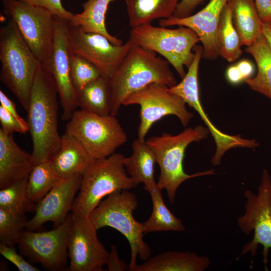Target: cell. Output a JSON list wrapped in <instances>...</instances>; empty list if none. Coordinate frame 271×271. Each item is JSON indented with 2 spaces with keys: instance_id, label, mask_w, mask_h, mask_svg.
Wrapping results in <instances>:
<instances>
[{
  "instance_id": "6da1fadb",
  "label": "cell",
  "mask_w": 271,
  "mask_h": 271,
  "mask_svg": "<svg viewBox=\"0 0 271 271\" xmlns=\"http://www.w3.org/2000/svg\"><path fill=\"white\" fill-rule=\"evenodd\" d=\"M57 88L45 64L41 63L31 91L28 113V131L33 143L35 165L49 161L58 151Z\"/></svg>"
},
{
  "instance_id": "7a4b0ae2",
  "label": "cell",
  "mask_w": 271,
  "mask_h": 271,
  "mask_svg": "<svg viewBox=\"0 0 271 271\" xmlns=\"http://www.w3.org/2000/svg\"><path fill=\"white\" fill-rule=\"evenodd\" d=\"M169 63L157 53L132 45L113 75L109 79L110 114L116 116L129 95L153 83L169 87L177 83Z\"/></svg>"
},
{
  "instance_id": "3957f363",
  "label": "cell",
  "mask_w": 271,
  "mask_h": 271,
  "mask_svg": "<svg viewBox=\"0 0 271 271\" xmlns=\"http://www.w3.org/2000/svg\"><path fill=\"white\" fill-rule=\"evenodd\" d=\"M210 131L207 127L198 125L186 128L176 135L162 132L146 141L155 154L160 174L157 182L162 190H166L169 202L174 203L176 192L186 180L199 176L215 174L214 169L189 175L184 171L183 160L186 149L191 143L206 139Z\"/></svg>"
},
{
  "instance_id": "277c9868",
  "label": "cell",
  "mask_w": 271,
  "mask_h": 271,
  "mask_svg": "<svg viewBox=\"0 0 271 271\" xmlns=\"http://www.w3.org/2000/svg\"><path fill=\"white\" fill-rule=\"evenodd\" d=\"M0 79L27 110L30 96L41 62L11 20L0 29Z\"/></svg>"
},
{
  "instance_id": "5b68a950",
  "label": "cell",
  "mask_w": 271,
  "mask_h": 271,
  "mask_svg": "<svg viewBox=\"0 0 271 271\" xmlns=\"http://www.w3.org/2000/svg\"><path fill=\"white\" fill-rule=\"evenodd\" d=\"M138 205L134 193L129 190H119L108 197L91 212L89 218L98 230L104 227L113 228L127 240L130 248L129 270L133 271L137 265L138 255L145 261L151 257V248L144 241L143 223L137 221L133 212Z\"/></svg>"
},
{
  "instance_id": "8992f818",
  "label": "cell",
  "mask_w": 271,
  "mask_h": 271,
  "mask_svg": "<svg viewBox=\"0 0 271 271\" xmlns=\"http://www.w3.org/2000/svg\"><path fill=\"white\" fill-rule=\"evenodd\" d=\"M125 157L115 153L93 161L82 175L79 191L71 209L73 214L88 216L104 197L117 191L136 187L125 168Z\"/></svg>"
},
{
  "instance_id": "52a82bcc",
  "label": "cell",
  "mask_w": 271,
  "mask_h": 271,
  "mask_svg": "<svg viewBox=\"0 0 271 271\" xmlns=\"http://www.w3.org/2000/svg\"><path fill=\"white\" fill-rule=\"evenodd\" d=\"M130 40L133 45L153 51L163 56L182 79L194 59L193 50L200 39L192 29L179 26L169 29L150 24L131 28Z\"/></svg>"
},
{
  "instance_id": "ba28073f",
  "label": "cell",
  "mask_w": 271,
  "mask_h": 271,
  "mask_svg": "<svg viewBox=\"0 0 271 271\" xmlns=\"http://www.w3.org/2000/svg\"><path fill=\"white\" fill-rule=\"evenodd\" d=\"M75 138L94 159L107 157L127 141L115 115H100L75 110L66 124V131Z\"/></svg>"
},
{
  "instance_id": "9c48e42d",
  "label": "cell",
  "mask_w": 271,
  "mask_h": 271,
  "mask_svg": "<svg viewBox=\"0 0 271 271\" xmlns=\"http://www.w3.org/2000/svg\"><path fill=\"white\" fill-rule=\"evenodd\" d=\"M244 195L245 211L237 218V223L243 233L253 232V236L243 245L241 255L249 252L253 258L258 245H261L262 261L265 270H268L267 256L271 249V176L266 169L262 171L257 194L246 190Z\"/></svg>"
},
{
  "instance_id": "30bf717a",
  "label": "cell",
  "mask_w": 271,
  "mask_h": 271,
  "mask_svg": "<svg viewBox=\"0 0 271 271\" xmlns=\"http://www.w3.org/2000/svg\"><path fill=\"white\" fill-rule=\"evenodd\" d=\"M4 11L16 25L37 57L46 64L50 57L54 35V16L43 8L22 0H2Z\"/></svg>"
},
{
  "instance_id": "8fae6325",
  "label": "cell",
  "mask_w": 271,
  "mask_h": 271,
  "mask_svg": "<svg viewBox=\"0 0 271 271\" xmlns=\"http://www.w3.org/2000/svg\"><path fill=\"white\" fill-rule=\"evenodd\" d=\"M186 103L179 96L171 93L169 87L160 83L150 84L125 98L122 105L137 104L140 106L138 138L145 141L152 125L168 115L177 116L186 126L193 114L186 108Z\"/></svg>"
},
{
  "instance_id": "7c38bea8",
  "label": "cell",
  "mask_w": 271,
  "mask_h": 271,
  "mask_svg": "<svg viewBox=\"0 0 271 271\" xmlns=\"http://www.w3.org/2000/svg\"><path fill=\"white\" fill-rule=\"evenodd\" d=\"M133 44L130 40L122 45L111 43L102 35L87 33L69 24L68 46L70 54L84 58L110 79L115 73Z\"/></svg>"
},
{
  "instance_id": "4fadbf2b",
  "label": "cell",
  "mask_w": 271,
  "mask_h": 271,
  "mask_svg": "<svg viewBox=\"0 0 271 271\" xmlns=\"http://www.w3.org/2000/svg\"><path fill=\"white\" fill-rule=\"evenodd\" d=\"M72 221L69 213L65 221L48 231H24L18 243L21 254L38 262L45 269L61 271L67 262L68 239Z\"/></svg>"
},
{
  "instance_id": "5bb4252c",
  "label": "cell",
  "mask_w": 271,
  "mask_h": 271,
  "mask_svg": "<svg viewBox=\"0 0 271 271\" xmlns=\"http://www.w3.org/2000/svg\"><path fill=\"white\" fill-rule=\"evenodd\" d=\"M96 230L88 216L72 213L68 239L69 270H103L109 252L98 239Z\"/></svg>"
},
{
  "instance_id": "9a60e30c",
  "label": "cell",
  "mask_w": 271,
  "mask_h": 271,
  "mask_svg": "<svg viewBox=\"0 0 271 271\" xmlns=\"http://www.w3.org/2000/svg\"><path fill=\"white\" fill-rule=\"evenodd\" d=\"M54 35L49 59L44 64L56 84L60 99L63 120L68 121L77 107V93L72 84L69 71L68 46V21L54 16Z\"/></svg>"
},
{
  "instance_id": "2e32d148",
  "label": "cell",
  "mask_w": 271,
  "mask_h": 271,
  "mask_svg": "<svg viewBox=\"0 0 271 271\" xmlns=\"http://www.w3.org/2000/svg\"><path fill=\"white\" fill-rule=\"evenodd\" d=\"M82 177V175H78L61 179L37 203L35 215L29 220L26 229L35 231L49 221L53 222L54 227L62 224L72 209Z\"/></svg>"
},
{
  "instance_id": "e0dca14e",
  "label": "cell",
  "mask_w": 271,
  "mask_h": 271,
  "mask_svg": "<svg viewBox=\"0 0 271 271\" xmlns=\"http://www.w3.org/2000/svg\"><path fill=\"white\" fill-rule=\"evenodd\" d=\"M228 0H210L200 11L188 17L177 18L171 17L159 20L162 27L184 26L194 31L203 48L202 57L210 60L217 58L219 50L217 33L222 12Z\"/></svg>"
},
{
  "instance_id": "ac0fdd59",
  "label": "cell",
  "mask_w": 271,
  "mask_h": 271,
  "mask_svg": "<svg viewBox=\"0 0 271 271\" xmlns=\"http://www.w3.org/2000/svg\"><path fill=\"white\" fill-rule=\"evenodd\" d=\"M34 166L32 154L18 146L13 134L0 129V189L28 179Z\"/></svg>"
},
{
  "instance_id": "d6986e66",
  "label": "cell",
  "mask_w": 271,
  "mask_h": 271,
  "mask_svg": "<svg viewBox=\"0 0 271 271\" xmlns=\"http://www.w3.org/2000/svg\"><path fill=\"white\" fill-rule=\"evenodd\" d=\"M94 160L79 142L65 132L61 136L59 149L50 160L56 173L62 179L83 175Z\"/></svg>"
},
{
  "instance_id": "ffe728a7",
  "label": "cell",
  "mask_w": 271,
  "mask_h": 271,
  "mask_svg": "<svg viewBox=\"0 0 271 271\" xmlns=\"http://www.w3.org/2000/svg\"><path fill=\"white\" fill-rule=\"evenodd\" d=\"M210 263L208 256L195 252L168 251L137 264L133 271H203Z\"/></svg>"
},
{
  "instance_id": "44dd1931",
  "label": "cell",
  "mask_w": 271,
  "mask_h": 271,
  "mask_svg": "<svg viewBox=\"0 0 271 271\" xmlns=\"http://www.w3.org/2000/svg\"><path fill=\"white\" fill-rule=\"evenodd\" d=\"M183 100L186 104L197 112L214 139L216 151L211 160L213 165H219L223 156L231 149H254L259 146V143L255 140L243 139L238 135L231 136L217 129L210 121L203 108L200 100L199 90H193L189 91L184 96Z\"/></svg>"
},
{
  "instance_id": "7402d4cb",
  "label": "cell",
  "mask_w": 271,
  "mask_h": 271,
  "mask_svg": "<svg viewBox=\"0 0 271 271\" xmlns=\"http://www.w3.org/2000/svg\"><path fill=\"white\" fill-rule=\"evenodd\" d=\"M132 153L125 157L124 165L127 173L134 184H144L147 189L157 185L154 178V166L157 163L155 153L146 141L134 140L132 144Z\"/></svg>"
},
{
  "instance_id": "603a6c76",
  "label": "cell",
  "mask_w": 271,
  "mask_h": 271,
  "mask_svg": "<svg viewBox=\"0 0 271 271\" xmlns=\"http://www.w3.org/2000/svg\"><path fill=\"white\" fill-rule=\"evenodd\" d=\"M228 4L242 45L250 46L262 33V22L254 0H228Z\"/></svg>"
},
{
  "instance_id": "cb8c5ba5",
  "label": "cell",
  "mask_w": 271,
  "mask_h": 271,
  "mask_svg": "<svg viewBox=\"0 0 271 271\" xmlns=\"http://www.w3.org/2000/svg\"><path fill=\"white\" fill-rule=\"evenodd\" d=\"M131 28L173 16L179 0H124Z\"/></svg>"
},
{
  "instance_id": "d4e9b609",
  "label": "cell",
  "mask_w": 271,
  "mask_h": 271,
  "mask_svg": "<svg viewBox=\"0 0 271 271\" xmlns=\"http://www.w3.org/2000/svg\"><path fill=\"white\" fill-rule=\"evenodd\" d=\"M115 0H88L82 5L83 11L73 14L69 20L71 26L78 27L87 33H97L106 37L111 43L122 45V41L110 34L105 24L109 4Z\"/></svg>"
},
{
  "instance_id": "484cf974",
  "label": "cell",
  "mask_w": 271,
  "mask_h": 271,
  "mask_svg": "<svg viewBox=\"0 0 271 271\" xmlns=\"http://www.w3.org/2000/svg\"><path fill=\"white\" fill-rule=\"evenodd\" d=\"M245 50L253 57L257 69L256 75L246 80L245 83L271 100V50L263 34Z\"/></svg>"
},
{
  "instance_id": "4316f807",
  "label": "cell",
  "mask_w": 271,
  "mask_h": 271,
  "mask_svg": "<svg viewBox=\"0 0 271 271\" xmlns=\"http://www.w3.org/2000/svg\"><path fill=\"white\" fill-rule=\"evenodd\" d=\"M109 79L100 76L77 93V105L81 109L98 114H110Z\"/></svg>"
},
{
  "instance_id": "83f0119b",
  "label": "cell",
  "mask_w": 271,
  "mask_h": 271,
  "mask_svg": "<svg viewBox=\"0 0 271 271\" xmlns=\"http://www.w3.org/2000/svg\"><path fill=\"white\" fill-rule=\"evenodd\" d=\"M151 197L153 211L149 219L143 223L145 234L158 231H184L185 227L166 206L161 190L157 185L146 190Z\"/></svg>"
},
{
  "instance_id": "f1b7e54d",
  "label": "cell",
  "mask_w": 271,
  "mask_h": 271,
  "mask_svg": "<svg viewBox=\"0 0 271 271\" xmlns=\"http://www.w3.org/2000/svg\"><path fill=\"white\" fill-rule=\"evenodd\" d=\"M217 41L219 55L228 62H233L241 55L242 42L234 26L231 9L228 3L221 15Z\"/></svg>"
},
{
  "instance_id": "f546056e",
  "label": "cell",
  "mask_w": 271,
  "mask_h": 271,
  "mask_svg": "<svg viewBox=\"0 0 271 271\" xmlns=\"http://www.w3.org/2000/svg\"><path fill=\"white\" fill-rule=\"evenodd\" d=\"M61 179L55 171L51 160L35 165L28 178V196L38 203Z\"/></svg>"
},
{
  "instance_id": "4dcf8cb0",
  "label": "cell",
  "mask_w": 271,
  "mask_h": 271,
  "mask_svg": "<svg viewBox=\"0 0 271 271\" xmlns=\"http://www.w3.org/2000/svg\"><path fill=\"white\" fill-rule=\"evenodd\" d=\"M28 179L20 180L0 190V208L19 214L35 212L37 203L28 196Z\"/></svg>"
},
{
  "instance_id": "1f68e13d",
  "label": "cell",
  "mask_w": 271,
  "mask_h": 271,
  "mask_svg": "<svg viewBox=\"0 0 271 271\" xmlns=\"http://www.w3.org/2000/svg\"><path fill=\"white\" fill-rule=\"evenodd\" d=\"M29 220L26 214H15L0 208V242L15 246L19 243Z\"/></svg>"
},
{
  "instance_id": "d6a6232c",
  "label": "cell",
  "mask_w": 271,
  "mask_h": 271,
  "mask_svg": "<svg viewBox=\"0 0 271 271\" xmlns=\"http://www.w3.org/2000/svg\"><path fill=\"white\" fill-rule=\"evenodd\" d=\"M69 71L72 84L76 93L101 75L96 68L82 57L69 53Z\"/></svg>"
},
{
  "instance_id": "836d02e7",
  "label": "cell",
  "mask_w": 271,
  "mask_h": 271,
  "mask_svg": "<svg viewBox=\"0 0 271 271\" xmlns=\"http://www.w3.org/2000/svg\"><path fill=\"white\" fill-rule=\"evenodd\" d=\"M0 122L2 126L0 129L7 134L16 132L24 133L28 131L27 121L19 120L2 105L0 106Z\"/></svg>"
},
{
  "instance_id": "e575fe53",
  "label": "cell",
  "mask_w": 271,
  "mask_h": 271,
  "mask_svg": "<svg viewBox=\"0 0 271 271\" xmlns=\"http://www.w3.org/2000/svg\"><path fill=\"white\" fill-rule=\"evenodd\" d=\"M0 253L5 258L13 263L20 271H39L40 269L26 261L23 256L18 253L14 246L0 243Z\"/></svg>"
},
{
  "instance_id": "d590c367",
  "label": "cell",
  "mask_w": 271,
  "mask_h": 271,
  "mask_svg": "<svg viewBox=\"0 0 271 271\" xmlns=\"http://www.w3.org/2000/svg\"><path fill=\"white\" fill-rule=\"evenodd\" d=\"M32 5L43 8L50 11L54 16L68 21L73 13L66 10L61 3V0H22Z\"/></svg>"
},
{
  "instance_id": "8d00e7d4",
  "label": "cell",
  "mask_w": 271,
  "mask_h": 271,
  "mask_svg": "<svg viewBox=\"0 0 271 271\" xmlns=\"http://www.w3.org/2000/svg\"><path fill=\"white\" fill-rule=\"evenodd\" d=\"M109 271H125L129 270V265L120 259L114 244L111 246L110 251L108 253L105 263Z\"/></svg>"
},
{
  "instance_id": "74e56055",
  "label": "cell",
  "mask_w": 271,
  "mask_h": 271,
  "mask_svg": "<svg viewBox=\"0 0 271 271\" xmlns=\"http://www.w3.org/2000/svg\"><path fill=\"white\" fill-rule=\"evenodd\" d=\"M205 0H181L172 17L182 18L192 15L194 10Z\"/></svg>"
},
{
  "instance_id": "f35d334b",
  "label": "cell",
  "mask_w": 271,
  "mask_h": 271,
  "mask_svg": "<svg viewBox=\"0 0 271 271\" xmlns=\"http://www.w3.org/2000/svg\"><path fill=\"white\" fill-rule=\"evenodd\" d=\"M262 23L271 21V0H254Z\"/></svg>"
},
{
  "instance_id": "ab89813d",
  "label": "cell",
  "mask_w": 271,
  "mask_h": 271,
  "mask_svg": "<svg viewBox=\"0 0 271 271\" xmlns=\"http://www.w3.org/2000/svg\"><path fill=\"white\" fill-rule=\"evenodd\" d=\"M0 102L1 105L17 119L22 121H27L19 115L15 103L2 90H0Z\"/></svg>"
},
{
  "instance_id": "60d3db41",
  "label": "cell",
  "mask_w": 271,
  "mask_h": 271,
  "mask_svg": "<svg viewBox=\"0 0 271 271\" xmlns=\"http://www.w3.org/2000/svg\"><path fill=\"white\" fill-rule=\"evenodd\" d=\"M235 64L244 81L252 77L254 72V67L250 61L242 60Z\"/></svg>"
},
{
  "instance_id": "b9f144b4",
  "label": "cell",
  "mask_w": 271,
  "mask_h": 271,
  "mask_svg": "<svg viewBox=\"0 0 271 271\" xmlns=\"http://www.w3.org/2000/svg\"><path fill=\"white\" fill-rule=\"evenodd\" d=\"M262 33L267 40L271 50V21L262 22Z\"/></svg>"
}]
</instances>
